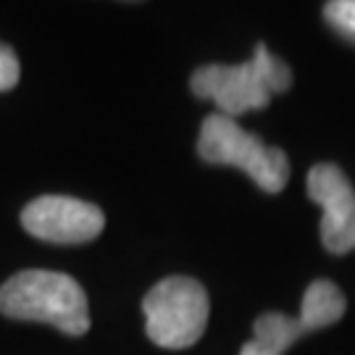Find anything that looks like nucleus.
I'll return each mask as SVG.
<instances>
[{"mask_svg": "<svg viewBox=\"0 0 355 355\" xmlns=\"http://www.w3.org/2000/svg\"><path fill=\"white\" fill-rule=\"evenodd\" d=\"M0 313L19 321H42L71 337L89 329V303L82 284L61 271L29 268L0 287Z\"/></svg>", "mask_w": 355, "mask_h": 355, "instance_id": "1", "label": "nucleus"}, {"mask_svg": "<svg viewBox=\"0 0 355 355\" xmlns=\"http://www.w3.org/2000/svg\"><path fill=\"white\" fill-rule=\"evenodd\" d=\"M290 85V66L271 55L263 42L255 45L253 58L245 64H208L192 74V92L198 98L214 101L218 105V114L232 119L266 108L271 95L287 92Z\"/></svg>", "mask_w": 355, "mask_h": 355, "instance_id": "2", "label": "nucleus"}, {"mask_svg": "<svg viewBox=\"0 0 355 355\" xmlns=\"http://www.w3.org/2000/svg\"><path fill=\"white\" fill-rule=\"evenodd\" d=\"M198 153L203 161L214 166L242 168L263 192H282L290 179L287 153L245 132L232 116L211 114L205 119Z\"/></svg>", "mask_w": 355, "mask_h": 355, "instance_id": "3", "label": "nucleus"}, {"mask_svg": "<svg viewBox=\"0 0 355 355\" xmlns=\"http://www.w3.org/2000/svg\"><path fill=\"white\" fill-rule=\"evenodd\" d=\"M145 331L166 350H184L203 337L208 324V292L198 279L168 277L158 282L142 300Z\"/></svg>", "mask_w": 355, "mask_h": 355, "instance_id": "4", "label": "nucleus"}, {"mask_svg": "<svg viewBox=\"0 0 355 355\" xmlns=\"http://www.w3.org/2000/svg\"><path fill=\"white\" fill-rule=\"evenodd\" d=\"M21 227L42 242L53 245H82L95 240L105 227V216L98 205L66 198L45 195L21 211Z\"/></svg>", "mask_w": 355, "mask_h": 355, "instance_id": "5", "label": "nucleus"}, {"mask_svg": "<svg viewBox=\"0 0 355 355\" xmlns=\"http://www.w3.org/2000/svg\"><path fill=\"white\" fill-rule=\"evenodd\" d=\"M308 198L324 211L321 242L334 255L355 250V190L334 164H316L308 174Z\"/></svg>", "mask_w": 355, "mask_h": 355, "instance_id": "6", "label": "nucleus"}, {"mask_svg": "<svg viewBox=\"0 0 355 355\" xmlns=\"http://www.w3.org/2000/svg\"><path fill=\"white\" fill-rule=\"evenodd\" d=\"M311 327L303 318H292L287 313H263L255 318L253 340L242 345L240 355H284Z\"/></svg>", "mask_w": 355, "mask_h": 355, "instance_id": "7", "label": "nucleus"}, {"mask_svg": "<svg viewBox=\"0 0 355 355\" xmlns=\"http://www.w3.org/2000/svg\"><path fill=\"white\" fill-rule=\"evenodd\" d=\"M345 295L343 290L327 279H316L303 295V305H300V318L311 327V331L324 329L337 324L345 316Z\"/></svg>", "mask_w": 355, "mask_h": 355, "instance_id": "8", "label": "nucleus"}, {"mask_svg": "<svg viewBox=\"0 0 355 355\" xmlns=\"http://www.w3.org/2000/svg\"><path fill=\"white\" fill-rule=\"evenodd\" d=\"M324 19L343 37L355 42V0H329L327 8H324Z\"/></svg>", "mask_w": 355, "mask_h": 355, "instance_id": "9", "label": "nucleus"}, {"mask_svg": "<svg viewBox=\"0 0 355 355\" xmlns=\"http://www.w3.org/2000/svg\"><path fill=\"white\" fill-rule=\"evenodd\" d=\"M19 74H21V66L16 53L0 42V92H8L19 85Z\"/></svg>", "mask_w": 355, "mask_h": 355, "instance_id": "10", "label": "nucleus"}]
</instances>
